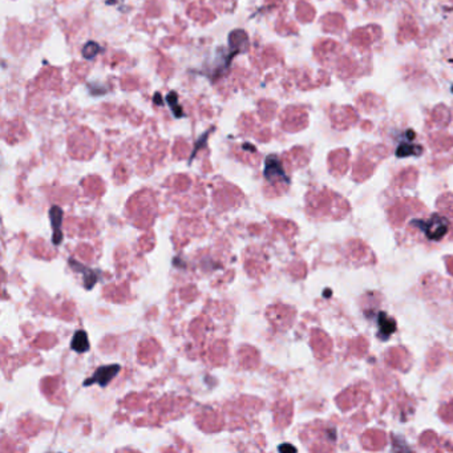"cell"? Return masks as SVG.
Wrapping results in <instances>:
<instances>
[{
    "instance_id": "obj_1",
    "label": "cell",
    "mask_w": 453,
    "mask_h": 453,
    "mask_svg": "<svg viewBox=\"0 0 453 453\" xmlns=\"http://www.w3.org/2000/svg\"><path fill=\"white\" fill-rule=\"evenodd\" d=\"M412 225L420 227V230H423L425 233V235L432 241L441 240L445 235V233L448 231V222L437 214H434L432 220H428V221L416 220L412 222Z\"/></svg>"
},
{
    "instance_id": "obj_2",
    "label": "cell",
    "mask_w": 453,
    "mask_h": 453,
    "mask_svg": "<svg viewBox=\"0 0 453 453\" xmlns=\"http://www.w3.org/2000/svg\"><path fill=\"white\" fill-rule=\"evenodd\" d=\"M381 38V28L379 25H368L355 30L350 38L352 45L358 47L360 50L368 48L372 43L378 41Z\"/></svg>"
},
{
    "instance_id": "obj_3",
    "label": "cell",
    "mask_w": 453,
    "mask_h": 453,
    "mask_svg": "<svg viewBox=\"0 0 453 453\" xmlns=\"http://www.w3.org/2000/svg\"><path fill=\"white\" fill-rule=\"evenodd\" d=\"M121 367L118 364H108V366H101L95 371V374L89 379L84 381V386H92V384H98L100 387H107L114 377L120 372Z\"/></svg>"
},
{
    "instance_id": "obj_4",
    "label": "cell",
    "mask_w": 453,
    "mask_h": 453,
    "mask_svg": "<svg viewBox=\"0 0 453 453\" xmlns=\"http://www.w3.org/2000/svg\"><path fill=\"white\" fill-rule=\"evenodd\" d=\"M264 177L270 182L282 181V182L288 184V178L284 174V170L282 168V165H281V161L275 156L267 157V160L264 162Z\"/></svg>"
},
{
    "instance_id": "obj_5",
    "label": "cell",
    "mask_w": 453,
    "mask_h": 453,
    "mask_svg": "<svg viewBox=\"0 0 453 453\" xmlns=\"http://www.w3.org/2000/svg\"><path fill=\"white\" fill-rule=\"evenodd\" d=\"M357 118H358V116L351 107H341L338 109H333V112H331L333 124L337 128H347V127L352 125L357 121Z\"/></svg>"
},
{
    "instance_id": "obj_6",
    "label": "cell",
    "mask_w": 453,
    "mask_h": 453,
    "mask_svg": "<svg viewBox=\"0 0 453 453\" xmlns=\"http://www.w3.org/2000/svg\"><path fill=\"white\" fill-rule=\"evenodd\" d=\"M50 220L51 225L54 229V235H52V242L54 245H60L63 240V233H61V224H63V210L59 207H52L50 209Z\"/></svg>"
},
{
    "instance_id": "obj_7",
    "label": "cell",
    "mask_w": 453,
    "mask_h": 453,
    "mask_svg": "<svg viewBox=\"0 0 453 453\" xmlns=\"http://www.w3.org/2000/svg\"><path fill=\"white\" fill-rule=\"evenodd\" d=\"M70 264L71 267L76 270V273H80V274H84V284L88 290H91L94 286H95L96 282H97V277H98V273H96L94 270H89L88 267L83 266L81 264H78L77 261H74V260H70Z\"/></svg>"
},
{
    "instance_id": "obj_8",
    "label": "cell",
    "mask_w": 453,
    "mask_h": 453,
    "mask_svg": "<svg viewBox=\"0 0 453 453\" xmlns=\"http://www.w3.org/2000/svg\"><path fill=\"white\" fill-rule=\"evenodd\" d=\"M358 104L364 111L374 112L378 111L380 107H383V100L374 94H363L358 98Z\"/></svg>"
},
{
    "instance_id": "obj_9",
    "label": "cell",
    "mask_w": 453,
    "mask_h": 453,
    "mask_svg": "<svg viewBox=\"0 0 453 453\" xmlns=\"http://www.w3.org/2000/svg\"><path fill=\"white\" fill-rule=\"evenodd\" d=\"M71 348L78 352H87L89 350V339H88V334L84 330H78L76 331L74 338L71 340Z\"/></svg>"
},
{
    "instance_id": "obj_10",
    "label": "cell",
    "mask_w": 453,
    "mask_h": 453,
    "mask_svg": "<svg viewBox=\"0 0 453 453\" xmlns=\"http://www.w3.org/2000/svg\"><path fill=\"white\" fill-rule=\"evenodd\" d=\"M323 28L328 32H339L344 28V19L339 14H330L323 18Z\"/></svg>"
},
{
    "instance_id": "obj_11",
    "label": "cell",
    "mask_w": 453,
    "mask_h": 453,
    "mask_svg": "<svg viewBox=\"0 0 453 453\" xmlns=\"http://www.w3.org/2000/svg\"><path fill=\"white\" fill-rule=\"evenodd\" d=\"M379 324H380V338L381 339H387L392 333H395L397 330V324H395V321L390 319L386 317V314H380V318H379Z\"/></svg>"
},
{
    "instance_id": "obj_12",
    "label": "cell",
    "mask_w": 453,
    "mask_h": 453,
    "mask_svg": "<svg viewBox=\"0 0 453 453\" xmlns=\"http://www.w3.org/2000/svg\"><path fill=\"white\" fill-rule=\"evenodd\" d=\"M416 34H417V27H416L415 23L414 21H411V23L407 21V23L401 24L399 35H397V40L400 43H404V41H408V40H412L415 38Z\"/></svg>"
},
{
    "instance_id": "obj_13",
    "label": "cell",
    "mask_w": 453,
    "mask_h": 453,
    "mask_svg": "<svg viewBox=\"0 0 453 453\" xmlns=\"http://www.w3.org/2000/svg\"><path fill=\"white\" fill-rule=\"evenodd\" d=\"M338 71H339L341 77H350V76L355 75L357 72V63L352 61L350 57H343L340 59L339 64H338Z\"/></svg>"
},
{
    "instance_id": "obj_14",
    "label": "cell",
    "mask_w": 453,
    "mask_h": 453,
    "mask_svg": "<svg viewBox=\"0 0 453 453\" xmlns=\"http://www.w3.org/2000/svg\"><path fill=\"white\" fill-rule=\"evenodd\" d=\"M423 151L421 147L417 145H408V144H401L397 148V157H407V156H417Z\"/></svg>"
},
{
    "instance_id": "obj_15",
    "label": "cell",
    "mask_w": 453,
    "mask_h": 453,
    "mask_svg": "<svg viewBox=\"0 0 453 453\" xmlns=\"http://www.w3.org/2000/svg\"><path fill=\"white\" fill-rule=\"evenodd\" d=\"M432 116H434V121H436L437 124L445 125L450 123V111L445 107H437V109H434Z\"/></svg>"
},
{
    "instance_id": "obj_16",
    "label": "cell",
    "mask_w": 453,
    "mask_h": 453,
    "mask_svg": "<svg viewBox=\"0 0 453 453\" xmlns=\"http://www.w3.org/2000/svg\"><path fill=\"white\" fill-rule=\"evenodd\" d=\"M286 450H290V451H294V452L297 451L293 445H287V444H284V445H281V447H280V451H281V452H284Z\"/></svg>"
},
{
    "instance_id": "obj_17",
    "label": "cell",
    "mask_w": 453,
    "mask_h": 453,
    "mask_svg": "<svg viewBox=\"0 0 453 453\" xmlns=\"http://www.w3.org/2000/svg\"><path fill=\"white\" fill-rule=\"evenodd\" d=\"M452 1H453V0H452Z\"/></svg>"
}]
</instances>
